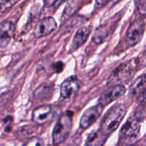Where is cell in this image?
Here are the masks:
<instances>
[{"label": "cell", "instance_id": "1", "mask_svg": "<svg viewBox=\"0 0 146 146\" xmlns=\"http://www.w3.org/2000/svg\"><path fill=\"white\" fill-rule=\"evenodd\" d=\"M127 112L126 107L122 104L113 105L104 115L100 131L106 136L116 130L119 126Z\"/></svg>", "mask_w": 146, "mask_h": 146}, {"label": "cell", "instance_id": "2", "mask_svg": "<svg viewBox=\"0 0 146 146\" xmlns=\"http://www.w3.org/2000/svg\"><path fill=\"white\" fill-rule=\"evenodd\" d=\"M72 127V119L68 114L61 115L55 124L52 131V142L58 145L63 142L69 135Z\"/></svg>", "mask_w": 146, "mask_h": 146}, {"label": "cell", "instance_id": "3", "mask_svg": "<svg viewBox=\"0 0 146 146\" xmlns=\"http://www.w3.org/2000/svg\"><path fill=\"white\" fill-rule=\"evenodd\" d=\"M144 32V23L140 19L134 20L129 25L126 34V41L130 46L138 43L142 39Z\"/></svg>", "mask_w": 146, "mask_h": 146}, {"label": "cell", "instance_id": "4", "mask_svg": "<svg viewBox=\"0 0 146 146\" xmlns=\"http://www.w3.org/2000/svg\"><path fill=\"white\" fill-rule=\"evenodd\" d=\"M56 27V22L53 17H43L36 23L34 29V35L37 38L47 36L54 31Z\"/></svg>", "mask_w": 146, "mask_h": 146}, {"label": "cell", "instance_id": "5", "mask_svg": "<svg viewBox=\"0 0 146 146\" xmlns=\"http://www.w3.org/2000/svg\"><path fill=\"white\" fill-rule=\"evenodd\" d=\"M126 89L122 84L112 86L100 95L98 99V104L103 106L108 105L123 95Z\"/></svg>", "mask_w": 146, "mask_h": 146}, {"label": "cell", "instance_id": "6", "mask_svg": "<svg viewBox=\"0 0 146 146\" xmlns=\"http://www.w3.org/2000/svg\"><path fill=\"white\" fill-rule=\"evenodd\" d=\"M103 106L98 104L87 109L83 113L80 120V127L85 129L91 126L100 116Z\"/></svg>", "mask_w": 146, "mask_h": 146}, {"label": "cell", "instance_id": "7", "mask_svg": "<svg viewBox=\"0 0 146 146\" xmlns=\"http://www.w3.org/2000/svg\"><path fill=\"white\" fill-rule=\"evenodd\" d=\"M80 88V83L78 78L72 75L66 78L61 84L60 93L62 98L64 99L74 96Z\"/></svg>", "mask_w": 146, "mask_h": 146}, {"label": "cell", "instance_id": "8", "mask_svg": "<svg viewBox=\"0 0 146 146\" xmlns=\"http://www.w3.org/2000/svg\"><path fill=\"white\" fill-rule=\"evenodd\" d=\"M54 115L50 105H42L35 108L32 113V120L38 124H43L50 120Z\"/></svg>", "mask_w": 146, "mask_h": 146}, {"label": "cell", "instance_id": "9", "mask_svg": "<svg viewBox=\"0 0 146 146\" xmlns=\"http://www.w3.org/2000/svg\"><path fill=\"white\" fill-rule=\"evenodd\" d=\"M15 30V25L11 21L4 20L0 23V47H5L9 43Z\"/></svg>", "mask_w": 146, "mask_h": 146}, {"label": "cell", "instance_id": "10", "mask_svg": "<svg viewBox=\"0 0 146 146\" xmlns=\"http://www.w3.org/2000/svg\"><path fill=\"white\" fill-rule=\"evenodd\" d=\"M140 119L141 118L136 114L129 117L121 128V133L126 136H135L136 135L139 131Z\"/></svg>", "mask_w": 146, "mask_h": 146}, {"label": "cell", "instance_id": "11", "mask_svg": "<svg viewBox=\"0 0 146 146\" xmlns=\"http://www.w3.org/2000/svg\"><path fill=\"white\" fill-rule=\"evenodd\" d=\"M91 27L90 26H85L79 28L73 38L72 46L74 50H76L83 44L87 40L90 32Z\"/></svg>", "mask_w": 146, "mask_h": 146}, {"label": "cell", "instance_id": "12", "mask_svg": "<svg viewBox=\"0 0 146 146\" xmlns=\"http://www.w3.org/2000/svg\"><path fill=\"white\" fill-rule=\"evenodd\" d=\"M146 90V74L133 80L129 86V93L133 96H140Z\"/></svg>", "mask_w": 146, "mask_h": 146}, {"label": "cell", "instance_id": "13", "mask_svg": "<svg viewBox=\"0 0 146 146\" xmlns=\"http://www.w3.org/2000/svg\"><path fill=\"white\" fill-rule=\"evenodd\" d=\"M107 136L100 131L91 133L88 138L87 146H102L106 140Z\"/></svg>", "mask_w": 146, "mask_h": 146}, {"label": "cell", "instance_id": "14", "mask_svg": "<svg viewBox=\"0 0 146 146\" xmlns=\"http://www.w3.org/2000/svg\"><path fill=\"white\" fill-rule=\"evenodd\" d=\"M22 146H44V143L41 139L33 137L27 140Z\"/></svg>", "mask_w": 146, "mask_h": 146}, {"label": "cell", "instance_id": "15", "mask_svg": "<svg viewBox=\"0 0 146 146\" xmlns=\"http://www.w3.org/2000/svg\"><path fill=\"white\" fill-rule=\"evenodd\" d=\"M17 1H0V12H3L13 6Z\"/></svg>", "mask_w": 146, "mask_h": 146}, {"label": "cell", "instance_id": "16", "mask_svg": "<svg viewBox=\"0 0 146 146\" xmlns=\"http://www.w3.org/2000/svg\"><path fill=\"white\" fill-rule=\"evenodd\" d=\"M137 7L139 11L141 14H146V1H138Z\"/></svg>", "mask_w": 146, "mask_h": 146}, {"label": "cell", "instance_id": "17", "mask_svg": "<svg viewBox=\"0 0 146 146\" xmlns=\"http://www.w3.org/2000/svg\"><path fill=\"white\" fill-rule=\"evenodd\" d=\"M139 102L141 104L146 103V90L139 96Z\"/></svg>", "mask_w": 146, "mask_h": 146}, {"label": "cell", "instance_id": "18", "mask_svg": "<svg viewBox=\"0 0 146 146\" xmlns=\"http://www.w3.org/2000/svg\"><path fill=\"white\" fill-rule=\"evenodd\" d=\"M55 68L57 72H60L63 70V63L61 62H58L55 64Z\"/></svg>", "mask_w": 146, "mask_h": 146}, {"label": "cell", "instance_id": "19", "mask_svg": "<svg viewBox=\"0 0 146 146\" xmlns=\"http://www.w3.org/2000/svg\"><path fill=\"white\" fill-rule=\"evenodd\" d=\"M131 146H135V145H131Z\"/></svg>", "mask_w": 146, "mask_h": 146}]
</instances>
